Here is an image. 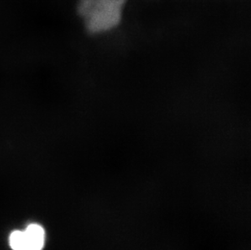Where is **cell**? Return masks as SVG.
I'll list each match as a JSON object with an SVG mask.
<instances>
[{"instance_id": "obj_1", "label": "cell", "mask_w": 251, "mask_h": 250, "mask_svg": "<svg viewBox=\"0 0 251 250\" xmlns=\"http://www.w3.org/2000/svg\"><path fill=\"white\" fill-rule=\"evenodd\" d=\"M126 3V0H79L76 11L85 30L100 35L121 24Z\"/></svg>"}, {"instance_id": "obj_2", "label": "cell", "mask_w": 251, "mask_h": 250, "mask_svg": "<svg viewBox=\"0 0 251 250\" xmlns=\"http://www.w3.org/2000/svg\"><path fill=\"white\" fill-rule=\"evenodd\" d=\"M45 231L40 225H28L25 231L10 235L9 245L13 250H42L45 244Z\"/></svg>"}]
</instances>
